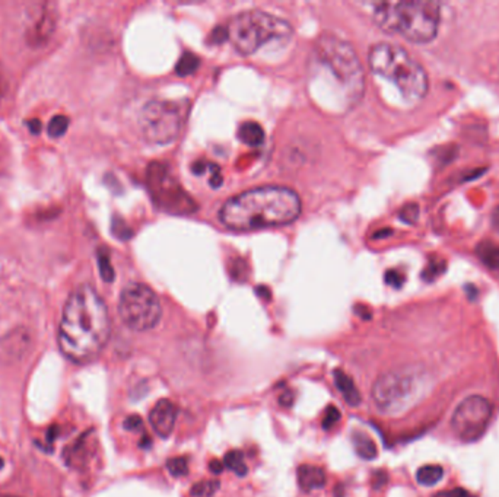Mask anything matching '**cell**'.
<instances>
[{"mask_svg":"<svg viewBox=\"0 0 499 497\" xmlns=\"http://www.w3.org/2000/svg\"><path fill=\"white\" fill-rule=\"evenodd\" d=\"M111 334L108 308L98 292L81 286L64 303L57 341L63 356L75 363L95 359L104 350Z\"/></svg>","mask_w":499,"mask_h":497,"instance_id":"cell-1","label":"cell"},{"mask_svg":"<svg viewBox=\"0 0 499 497\" xmlns=\"http://www.w3.org/2000/svg\"><path fill=\"white\" fill-rule=\"evenodd\" d=\"M310 59L311 82L320 85V92L331 90V105L346 110L362 100L364 67L349 42L333 34H324L316 41Z\"/></svg>","mask_w":499,"mask_h":497,"instance_id":"cell-2","label":"cell"},{"mask_svg":"<svg viewBox=\"0 0 499 497\" xmlns=\"http://www.w3.org/2000/svg\"><path fill=\"white\" fill-rule=\"evenodd\" d=\"M302 201L288 187L265 185L229 199L219 219L231 230H256L288 225L301 215Z\"/></svg>","mask_w":499,"mask_h":497,"instance_id":"cell-3","label":"cell"},{"mask_svg":"<svg viewBox=\"0 0 499 497\" xmlns=\"http://www.w3.org/2000/svg\"><path fill=\"white\" fill-rule=\"evenodd\" d=\"M368 64L372 74L391 83L409 105L419 104L430 89V78L425 67L403 47L391 42H378L371 47Z\"/></svg>","mask_w":499,"mask_h":497,"instance_id":"cell-4","label":"cell"},{"mask_svg":"<svg viewBox=\"0 0 499 497\" xmlns=\"http://www.w3.org/2000/svg\"><path fill=\"white\" fill-rule=\"evenodd\" d=\"M372 16L378 27L411 42H431L440 30L441 5L437 2H382Z\"/></svg>","mask_w":499,"mask_h":497,"instance_id":"cell-5","label":"cell"},{"mask_svg":"<svg viewBox=\"0 0 499 497\" xmlns=\"http://www.w3.org/2000/svg\"><path fill=\"white\" fill-rule=\"evenodd\" d=\"M431 378L418 366H403L378 376L372 387V402L383 416H400L413 409L430 392Z\"/></svg>","mask_w":499,"mask_h":497,"instance_id":"cell-6","label":"cell"},{"mask_svg":"<svg viewBox=\"0 0 499 497\" xmlns=\"http://www.w3.org/2000/svg\"><path fill=\"white\" fill-rule=\"evenodd\" d=\"M226 28V35L235 50L251 56L270 42H285L292 37L288 21L263 11H248L236 15Z\"/></svg>","mask_w":499,"mask_h":497,"instance_id":"cell-7","label":"cell"},{"mask_svg":"<svg viewBox=\"0 0 499 497\" xmlns=\"http://www.w3.org/2000/svg\"><path fill=\"white\" fill-rule=\"evenodd\" d=\"M187 105L173 101H151L140 114V129L152 145H168L174 141L184 126Z\"/></svg>","mask_w":499,"mask_h":497,"instance_id":"cell-8","label":"cell"},{"mask_svg":"<svg viewBox=\"0 0 499 497\" xmlns=\"http://www.w3.org/2000/svg\"><path fill=\"white\" fill-rule=\"evenodd\" d=\"M118 314L130 329L144 333L158 325L162 317V306L159 298L149 286L144 283H130L120 295Z\"/></svg>","mask_w":499,"mask_h":497,"instance_id":"cell-9","label":"cell"},{"mask_svg":"<svg viewBox=\"0 0 499 497\" xmlns=\"http://www.w3.org/2000/svg\"><path fill=\"white\" fill-rule=\"evenodd\" d=\"M492 413L493 404L488 398L470 395L454 410L451 417V429L461 440H478L486 432Z\"/></svg>","mask_w":499,"mask_h":497,"instance_id":"cell-10","label":"cell"},{"mask_svg":"<svg viewBox=\"0 0 499 497\" xmlns=\"http://www.w3.org/2000/svg\"><path fill=\"white\" fill-rule=\"evenodd\" d=\"M149 188L156 200V203L166 209V211L190 213L195 211L193 200L190 199L181 185L166 171L164 165L155 162L148 173Z\"/></svg>","mask_w":499,"mask_h":497,"instance_id":"cell-11","label":"cell"},{"mask_svg":"<svg viewBox=\"0 0 499 497\" xmlns=\"http://www.w3.org/2000/svg\"><path fill=\"white\" fill-rule=\"evenodd\" d=\"M177 416H178L177 406L171 399L164 398V399H159L151 410L149 423L152 426L154 432L159 438L166 439L173 433L176 428Z\"/></svg>","mask_w":499,"mask_h":497,"instance_id":"cell-12","label":"cell"},{"mask_svg":"<svg viewBox=\"0 0 499 497\" xmlns=\"http://www.w3.org/2000/svg\"><path fill=\"white\" fill-rule=\"evenodd\" d=\"M30 347V336L25 329H15L0 340V356L8 362L19 361Z\"/></svg>","mask_w":499,"mask_h":497,"instance_id":"cell-13","label":"cell"},{"mask_svg":"<svg viewBox=\"0 0 499 497\" xmlns=\"http://www.w3.org/2000/svg\"><path fill=\"white\" fill-rule=\"evenodd\" d=\"M56 28V18L53 12L42 11L41 15L33 22L31 28L28 30V41L31 45H42L52 37Z\"/></svg>","mask_w":499,"mask_h":497,"instance_id":"cell-14","label":"cell"},{"mask_svg":"<svg viewBox=\"0 0 499 497\" xmlns=\"http://www.w3.org/2000/svg\"><path fill=\"white\" fill-rule=\"evenodd\" d=\"M298 484L304 491H314L326 486V472L317 465L304 464L297 471Z\"/></svg>","mask_w":499,"mask_h":497,"instance_id":"cell-15","label":"cell"},{"mask_svg":"<svg viewBox=\"0 0 499 497\" xmlns=\"http://www.w3.org/2000/svg\"><path fill=\"white\" fill-rule=\"evenodd\" d=\"M333 378H335V384L348 404L350 407L360 406L362 397H361V392L358 391V388H356L352 378L340 369H336L335 372H333Z\"/></svg>","mask_w":499,"mask_h":497,"instance_id":"cell-16","label":"cell"},{"mask_svg":"<svg viewBox=\"0 0 499 497\" xmlns=\"http://www.w3.org/2000/svg\"><path fill=\"white\" fill-rule=\"evenodd\" d=\"M352 443L355 448V452L360 458L365 460V461H371L374 458H377L378 455V449L375 442L369 438V435L356 431L352 433Z\"/></svg>","mask_w":499,"mask_h":497,"instance_id":"cell-17","label":"cell"},{"mask_svg":"<svg viewBox=\"0 0 499 497\" xmlns=\"http://www.w3.org/2000/svg\"><path fill=\"white\" fill-rule=\"evenodd\" d=\"M239 137L243 144L251 148H257L260 145H263L265 130L256 122H246L239 129Z\"/></svg>","mask_w":499,"mask_h":497,"instance_id":"cell-18","label":"cell"},{"mask_svg":"<svg viewBox=\"0 0 499 497\" xmlns=\"http://www.w3.org/2000/svg\"><path fill=\"white\" fill-rule=\"evenodd\" d=\"M442 477H444L442 467L441 465H435V464L423 465L416 472V481L420 486H425V487L435 486L438 481H441Z\"/></svg>","mask_w":499,"mask_h":497,"instance_id":"cell-19","label":"cell"},{"mask_svg":"<svg viewBox=\"0 0 499 497\" xmlns=\"http://www.w3.org/2000/svg\"><path fill=\"white\" fill-rule=\"evenodd\" d=\"M224 467H226L228 469H231L232 472H235L236 476L244 477L247 476L248 468L244 462V457L240 451H231L224 457Z\"/></svg>","mask_w":499,"mask_h":497,"instance_id":"cell-20","label":"cell"},{"mask_svg":"<svg viewBox=\"0 0 499 497\" xmlns=\"http://www.w3.org/2000/svg\"><path fill=\"white\" fill-rule=\"evenodd\" d=\"M478 254L482 262L492 270H499V247L495 244H481Z\"/></svg>","mask_w":499,"mask_h":497,"instance_id":"cell-21","label":"cell"},{"mask_svg":"<svg viewBox=\"0 0 499 497\" xmlns=\"http://www.w3.org/2000/svg\"><path fill=\"white\" fill-rule=\"evenodd\" d=\"M200 66V60L196 54L193 53H184L181 56V59L178 60L177 66H176V70H177V75L180 76H188V75H192L195 74L196 70L199 69Z\"/></svg>","mask_w":499,"mask_h":497,"instance_id":"cell-22","label":"cell"},{"mask_svg":"<svg viewBox=\"0 0 499 497\" xmlns=\"http://www.w3.org/2000/svg\"><path fill=\"white\" fill-rule=\"evenodd\" d=\"M219 484L218 480H203L192 487L190 494L192 497H212L219 490Z\"/></svg>","mask_w":499,"mask_h":497,"instance_id":"cell-23","label":"cell"},{"mask_svg":"<svg viewBox=\"0 0 499 497\" xmlns=\"http://www.w3.org/2000/svg\"><path fill=\"white\" fill-rule=\"evenodd\" d=\"M69 129V118L66 115H55L49 126H47V133H49L50 137L53 139H59L62 137Z\"/></svg>","mask_w":499,"mask_h":497,"instance_id":"cell-24","label":"cell"},{"mask_svg":"<svg viewBox=\"0 0 499 497\" xmlns=\"http://www.w3.org/2000/svg\"><path fill=\"white\" fill-rule=\"evenodd\" d=\"M166 469L173 477H185L188 474V462L184 457H176L166 461Z\"/></svg>","mask_w":499,"mask_h":497,"instance_id":"cell-25","label":"cell"},{"mask_svg":"<svg viewBox=\"0 0 499 497\" xmlns=\"http://www.w3.org/2000/svg\"><path fill=\"white\" fill-rule=\"evenodd\" d=\"M98 266H100V273H101V277L105 280V281H113L114 279V270L111 267V263H110V257L107 254V251L101 250L98 252Z\"/></svg>","mask_w":499,"mask_h":497,"instance_id":"cell-26","label":"cell"},{"mask_svg":"<svg viewBox=\"0 0 499 497\" xmlns=\"http://www.w3.org/2000/svg\"><path fill=\"white\" fill-rule=\"evenodd\" d=\"M342 414H340V410L335 406H328L326 413H324V417H323V429L324 431H330L333 426H335L339 420H340Z\"/></svg>","mask_w":499,"mask_h":497,"instance_id":"cell-27","label":"cell"},{"mask_svg":"<svg viewBox=\"0 0 499 497\" xmlns=\"http://www.w3.org/2000/svg\"><path fill=\"white\" fill-rule=\"evenodd\" d=\"M418 215H419V209L416 204H408L400 211V218L408 223H413L418 219Z\"/></svg>","mask_w":499,"mask_h":497,"instance_id":"cell-28","label":"cell"},{"mask_svg":"<svg viewBox=\"0 0 499 497\" xmlns=\"http://www.w3.org/2000/svg\"><path fill=\"white\" fill-rule=\"evenodd\" d=\"M442 271H444V264H442V262H438V263L432 262L430 266L426 267L423 277H425L426 280H434V279L438 277Z\"/></svg>","mask_w":499,"mask_h":497,"instance_id":"cell-29","label":"cell"},{"mask_svg":"<svg viewBox=\"0 0 499 497\" xmlns=\"http://www.w3.org/2000/svg\"><path fill=\"white\" fill-rule=\"evenodd\" d=\"M125 429L126 431H130V432H136V431H140L142 429V426H144V420H142V417H139L137 414H133V416H129L126 420H125Z\"/></svg>","mask_w":499,"mask_h":497,"instance_id":"cell-30","label":"cell"},{"mask_svg":"<svg viewBox=\"0 0 499 497\" xmlns=\"http://www.w3.org/2000/svg\"><path fill=\"white\" fill-rule=\"evenodd\" d=\"M434 497H474V496L464 489H451L447 491H440Z\"/></svg>","mask_w":499,"mask_h":497,"instance_id":"cell-31","label":"cell"},{"mask_svg":"<svg viewBox=\"0 0 499 497\" xmlns=\"http://www.w3.org/2000/svg\"><path fill=\"white\" fill-rule=\"evenodd\" d=\"M386 280L389 285H391L393 288H400L403 285V281H405V277L397 270H391L386 274Z\"/></svg>","mask_w":499,"mask_h":497,"instance_id":"cell-32","label":"cell"},{"mask_svg":"<svg viewBox=\"0 0 499 497\" xmlns=\"http://www.w3.org/2000/svg\"><path fill=\"white\" fill-rule=\"evenodd\" d=\"M279 402L282 407H291L294 402V394L291 391H285L280 397H279Z\"/></svg>","mask_w":499,"mask_h":497,"instance_id":"cell-33","label":"cell"},{"mask_svg":"<svg viewBox=\"0 0 499 497\" xmlns=\"http://www.w3.org/2000/svg\"><path fill=\"white\" fill-rule=\"evenodd\" d=\"M386 481H387V476L384 474L383 471H375V472H374V480H372V484H374V487H375V489L384 486V484H386Z\"/></svg>","mask_w":499,"mask_h":497,"instance_id":"cell-34","label":"cell"},{"mask_svg":"<svg viewBox=\"0 0 499 497\" xmlns=\"http://www.w3.org/2000/svg\"><path fill=\"white\" fill-rule=\"evenodd\" d=\"M224 462L222 461H219V460H212L210 461V464H209V469H210V472H213V474H221V472L224 471Z\"/></svg>","mask_w":499,"mask_h":497,"instance_id":"cell-35","label":"cell"},{"mask_svg":"<svg viewBox=\"0 0 499 497\" xmlns=\"http://www.w3.org/2000/svg\"><path fill=\"white\" fill-rule=\"evenodd\" d=\"M28 127H30V131H31V133L38 134V133L41 131V129H42V124H41V122L38 120V118H34V120H31V122L28 123Z\"/></svg>","mask_w":499,"mask_h":497,"instance_id":"cell-36","label":"cell"},{"mask_svg":"<svg viewBox=\"0 0 499 497\" xmlns=\"http://www.w3.org/2000/svg\"><path fill=\"white\" fill-rule=\"evenodd\" d=\"M4 81H2V78H0V97H2V93H4Z\"/></svg>","mask_w":499,"mask_h":497,"instance_id":"cell-37","label":"cell"},{"mask_svg":"<svg viewBox=\"0 0 499 497\" xmlns=\"http://www.w3.org/2000/svg\"><path fill=\"white\" fill-rule=\"evenodd\" d=\"M5 467V461H4V458H0V469H2Z\"/></svg>","mask_w":499,"mask_h":497,"instance_id":"cell-38","label":"cell"},{"mask_svg":"<svg viewBox=\"0 0 499 497\" xmlns=\"http://www.w3.org/2000/svg\"><path fill=\"white\" fill-rule=\"evenodd\" d=\"M0 497H18V496H9V494H0Z\"/></svg>","mask_w":499,"mask_h":497,"instance_id":"cell-39","label":"cell"}]
</instances>
